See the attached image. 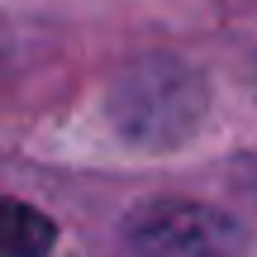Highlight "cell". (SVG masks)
I'll return each instance as SVG.
<instances>
[{
    "label": "cell",
    "mask_w": 257,
    "mask_h": 257,
    "mask_svg": "<svg viewBox=\"0 0 257 257\" xmlns=\"http://www.w3.org/2000/svg\"><path fill=\"white\" fill-rule=\"evenodd\" d=\"M200 114V81L167 57H148L114 91V119L134 143L167 148Z\"/></svg>",
    "instance_id": "6da1fadb"
},
{
    "label": "cell",
    "mask_w": 257,
    "mask_h": 257,
    "mask_svg": "<svg viewBox=\"0 0 257 257\" xmlns=\"http://www.w3.org/2000/svg\"><path fill=\"white\" fill-rule=\"evenodd\" d=\"M5 219H10L5 257H48V248H53V219H43L38 210H29L24 200H10Z\"/></svg>",
    "instance_id": "3957f363"
},
{
    "label": "cell",
    "mask_w": 257,
    "mask_h": 257,
    "mask_svg": "<svg viewBox=\"0 0 257 257\" xmlns=\"http://www.w3.org/2000/svg\"><path fill=\"white\" fill-rule=\"evenodd\" d=\"M124 243L138 257H238L243 229L200 200H148L124 219Z\"/></svg>",
    "instance_id": "7a4b0ae2"
}]
</instances>
